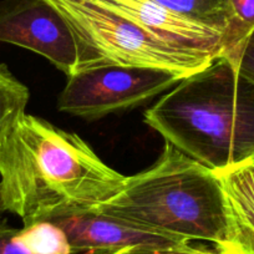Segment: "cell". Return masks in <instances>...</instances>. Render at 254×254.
<instances>
[{
    "label": "cell",
    "mask_w": 254,
    "mask_h": 254,
    "mask_svg": "<svg viewBox=\"0 0 254 254\" xmlns=\"http://www.w3.org/2000/svg\"><path fill=\"white\" fill-rule=\"evenodd\" d=\"M18 239L31 254H76L66 233L49 219L34 222L18 231Z\"/></svg>",
    "instance_id": "obj_11"
},
{
    "label": "cell",
    "mask_w": 254,
    "mask_h": 254,
    "mask_svg": "<svg viewBox=\"0 0 254 254\" xmlns=\"http://www.w3.org/2000/svg\"><path fill=\"white\" fill-rule=\"evenodd\" d=\"M231 5L234 14V24L222 55L236 48L254 29V0H231Z\"/></svg>",
    "instance_id": "obj_13"
},
{
    "label": "cell",
    "mask_w": 254,
    "mask_h": 254,
    "mask_svg": "<svg viewBox=\"0 0 254 254\" xmlns=\"http://www.w3.org/2000/svg\"><path fill=\"white\" fill-rule=\"evenodd\" d=\"M126 178L79 135L26 112L0 138V194L24 226L95 209Z\"/></svg>",
    "instance_id": "obj_1"
},
{
    "label": "cell",
    "mask_w": 254,
    "mask_h": 254,
    "mask_svg": "<svg viewBox=\"0 0 254 254\" xmlns=\"http://www.w3.org/2000/svg\"><path fill=\"white\" fill-rule=\"evenodd\" d=\"M58 99L60 112L101 119L126 111L170 91L187 75L143 66H97L77 70L67 76Z\"/></svg>",
    "instance_id": "obj_5"
},
{
    "label": "cell",
    "mask_w": 254,
    "mask_h": 254,
    "mask_svg": "<svg viewBox=\"0 0 254 254\" xmlns=\"http://www.w3.org/2000/svg\"><path fill=\"white\" fill-rule=\"evenodd\" d=\"M216 252L217 251H208V249L203 248H193L187 254H216Z\"/></svg>",
    "instance_id": "obj_17"
},
{
    "label": "cell",
    "mask_w": 254,
    "mask_h": 254,
    "mask_svg": "<svg viewBox=\"0 0 254 254\" xmlns=\"http://www.w3.org/2000/svg\"><path fill=\"white\" fill-rule=\"evenodd\" d=\"M249 163H253V165H254V160H253V161H252V162H249Z\"/></svg>",
    "instance_id": "obj_20"
},
{
    "label": "cell",
    "mask_w": 254,
    "mask_h": 254,
    "mask_svg": "<svg viewBox=\"0 0 254 254\" xmlns=\"http://www.w3.org/2000/svg\"><path fill=\"white\" fill-rule=\"evenodd\" d=\"M217 251V249H216ZM216 254H233V253H228V252H222V251H217Z\"/></svg>",
    "instance_id": "obj_19"
},
{
    "label": "cell",
    "mask_w": 254,
    "mask_h": 254,
    "mask_svg": "<svg viewBox=\"0 0 254 254\" xmlns=\"http://www.w3.org/2000/svg\"><path fill=\"white\" fill-rule=\"evenodd\" d=\"M194 247H188L185 249H172V251H157L148 248H125L119 251H85L77 254H187Z\"/></svg>",
    "instance_id": "obj_16"
},
{
    "label": "cell",
    "mask_w": 254,
    "mask_h": 254,
    "mask_svg": "<svg viewBox=\"0 0 254 254\" xmlns=\"http://www.w3.org/2000/svg\"><path fill=\"white\" fill-rule=\"evenodd\" d=\"M166 142L214 172L254 160V82L218 56L145 112Z\"/></svg>",
    "instance_id": "obj_2"
},
{
    "label": "cell",
    "mask_w": 254,
    "mask_h": 254,
    "mask_svg": "<svg viewBox=\"0 0 254 254\" xmlns=\"http://www.w3.org/2000/svg\"><path fill=\"white\" fill-rule=\"evenodd\" d=\"M95 209L187 242L223 248L228 233L219 177L198 161L166 142L147 170L127 176L124 188Z\"/></svg>",
    "instance_id": "obj_3"
},
{
    "label": "cell",
    "mask_w": 254,
    "mask_h": 254,
    "mask_svg": "<svg viewBox=\"0 0 254 254\" xmlns=\"http://www.w3.org/2000/svg\"><path fill=\"white\" fill-rule=\"evenodd\" d=\"M18 231L4 219L0 221V254H31L18 239Z\"/></svg>",
    "instance_id": "obj_15"
},
{
    "label": "cell",
    "mask_w": 254,
    "mask_h": 254,
    "mask_svg": "<svg viewBox=\"0 0 254 254\" xmlns=\"http://www.w3.org/2000/svg\"><path fill=\"white\" fill-rule=\"evenodd\" d=\"M29 99L28 87L11 74L6 65L0 64V138L25 112Z\"/></svg>",
    "instance_id": "obj_12"
},
{
    "label": "cell",
    "mask_w": 254,
    "mask_h": 254,
    "mask_svg": "<svg viewBox=\"0 0 254 254\" xmlns=\"http://www.w3.org/2000/svg\"><path fill=\"white\" fill-rule=\"evenodd\" d=\"M66 233L72 248L85 251H119L148 248L172 251L190 247V242L141 224L91 209L49 219Z\"/></svg>",
    "instance_id": "obj_7"
},
{
    "label": "cell",
    "mask_w": 254,
    "mask_h": 254,
    "mask_svg": "<svg viewBox=\"0 0 254 254\" xmlns=\"http://www.w3.org/2000/svg\"><path fill=\"white\" fill-rule=\"evenodd\" d=\"M5 207H4L3 199H1V194H0V221L3 219V214L5 213Z\"/></svg>",
    "instance_id": "obj_18"
},
{
    "label": "cell",
    "mask_w": 254,
    "mask_h": 254,
    "mask_svg": "<svg viewBox=\"0 0 254 254\" xmlns=\"http://www.w3.org/2000/svg\"><path fill=\"white\" fill-rule=\"evenodd\" d=\"M0 43L39 54L66 76L77 69L71 29L46 0H0Z\"/></svg>",
    "instance_id": "obj_6"
},
{
    "label": "cell",
    "mask_w": 254,
    "mask_h": 254,
    "mask_svg": "<svg viewBox=\"0 0 254 254\" xmlns=\"http://www.w3.org/2000/svg\"><path fill=\"white\" fill-rule=\"evenodd\" d=\"M61 14L77 46V70L143 66L190 74L212 61L172 48L94 0H46Z\"/></svg>",
    "instance_id": "obj_4"
},
{
    "label": "cell",
    "mask_w": 254,
    "mask_h": 254,
    "mask_svg": "<svg viewBox=\"0 0 254 254\" xmlns=\"http://www.w3.org/2000/svg\"><path fill=\"white\" fill-rule=\"evenodd\" d=\"M153 1L176 15L223 33L226 36V43H224L226 46L234 24V14L231 0H153Z\"/></svg>",
    "instance_id": "obj_10"
},
{
    "label": "cell",
    "mask_w": 254,
    "mask_h": 254,
    "mask_svg": "<svg viewBox=\"0 0 254 254\" xmlns=\"http://www.w3.org/2000/svg\"><path fill=\"white\" fill-rule=\"evenodd\" d=\"M222 56L233 64L242 76L254 82V29L243 39L242 43Z\"/></svg>",
    "instance_id": "obj_14"
},
{
    "label": "cell",
    "mask_w": 254,
    "mask_h": 254,
    "mask_svg": "<svg viewBox=\"0 0 254 254\" xmlns=\"http://www.w3.org/2000/svg\"><path fill=\"white\" fill-rule=\"evenodd\" d=\"M226 203L228 233L222 252L254 254V165L216 172Z\"/></svg>",
    "instance_id": "obj_9"
},
{
    "label": "cell",
    "mask_w": 254,
    "mask_h": 254,
    "mask_svg": "<svg viewBox=\"0 0 254 254\" xmlns=\"http://www.w3.org/2000/svg\"><path fill=\"white\" fill-rule=\"evenodd\" d=\"M172 48L213 61L224 50L223 33L171 13L153 0H94Z\"/></svg>",
    "instance_id": "obj_8"
}]
</instances>
